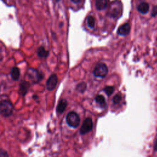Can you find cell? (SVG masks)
I'll list each match as a JSON object with an SVG mask.
<instances>
[{"mask_svg":"<svg viewBox=\"0 0 157 157\" xmlns=\"http://www.w3.org/2000/svg\"><path fill=\"white\" fill-rule=\"evenodd\" d=\"M93 128V121L90 118H86L80 129V132L81 134H85L90 132Z\"/></svg>","mask_w":157,"mask_h":157,"instance_id":"obj_4","label":"cell"},{"mask_svg":"<svg viewBox=\"0 0 157 157\" xmlns=\"http://www.w3.org/2000/svg\"><path fill=\"white\" fill-rule=\"evenodd\" d=\"M67 124L72 128H77L80 124L79 115L75 112H70L66 118Z\"/></svg>","mask_w":157,"mask_h":157,"instance_id":"obj_2","label":"cell"},{"mask_svg":"<svg viewBox=\"0 0 157 157\" xmlns=\"http://www.w3.org/2000/svg\"><path fill=\"white\" fill-rule=\"evenodd\" d=\"M48 51L46 50L43 47H40L37 50V55L41 58H47L48 55Z\"/></svg>","mask_w":157,"mask_h":157,"instance_id":"obj_14","label":"cell"},{"mask_svg":"<svg viewBox=\"0 0 157 157\" xmlns=\"http://www.w3.org/2000/svg\"><path fill=\"white\" fill-rule=\"evenodd\" d=\"M1 157H9V156H8L7 153L6 151L1 150Z\"/></svg>","mask_w":157,"mask_h":157,"instance_id":"obj_20","label":"cell"},{"mask_svg":"<svg viewBox=\"0 0 157 157\" xmlns=\"http://www.w3.org/2000/svg\"><path fill=\"white\" fill-rule=\"evenodd\" d=\"M57 83H58L57 75L56 74H52L47 81V83H46L47 89L48 91H52L55 88Z\"/></svg>","mask_w":157,"mask_h":157,"instance_id":"obj_6","label":"cell"},{"mask_svg":"<svg viewBox=\"0 0 157 157\" xmlns=\"http://www.w3.org/2000/svg\"><path fill=\"white\" fill-rule=\"evenodd\" d=\"M96 102L99 105V106L101 108H104L106 106V102L105 98L102 95H97L95 98Z\"/></svg>","mask_w":157,"mask_h":157,"instance_id":"obj_12","label":"cell"},{"mask_svg":"<svg viewBox=\"0 0 157 157\" xmlns=\"http://www.w3.org/2000/svg\"><path fill=\"white\" fill-rule=\"evenodd\" d=\"M28 75L29 77L34 82H40L44 77V75L42 72L34 69H29L28 70Z\"/></svg>","mask_w":157,"mask_h":157,"instance_id":"obj_5","label":"cell"},{"mask_svg":"<svg viewBox=\"0 0 157 157\" xmlns=\"http://www.w3.org/2000/svg\"><path fill=\"white\" fill-rule=\"evenodd\" d=\"M155 150H156V151H157V140H156V142H155Z\"/></svg>","mask_w":157,"mask_h":157,"instance_id":"obj_22","label":"cell"},{"mask_svg":"<svg viewBox=\"0 0 157 157\" xmlns=\"http://www.w3.org/2000/svg\"><path fill=\"white\" fill-rule=\"evenodd\" d=\"M13 107L12 103L7 100H2L0 105L1 113L2 116L7 117L12 115Z\"/></svg>","mask_w":157,"mask_h":157,"instance_id":"obj_1","label":"cell"},{"mask_svg":"<svg viewBox=\"0 0 157 157\" xmlns=\"http://www.w3.org/2000/svg\"><path fill=\"white\" fill-rule=\"evenodd\" d=\"M82 0H71V1L74 3H75V4H77L78 2H80Z\"/></svg>","mask_w":157,"mask_h":157,"instance_id":"obj_21","label":"cell"},{"mask_svg":"<svg viewBox=\"0 0 157 157\" xmlns=\"http://www.w3.org/2000/svg\"><path fill=\"white\" fill-rule=\"evenodd\" d=\"M107 0H96L95 6L97 10H102L107 7Z\"/></svg>","mask_w":157,"mask_h":157,"instance_id":"obj_9","label":"cell"},{"mask_svg":"<svg viewBox=\"0 0 157 157\" xmlns=\"http://www.w3.org/2000/svg\"><path fill=\"white\" fill-rule=\"evenodd\" d=\"M121 99V96L120 94H117L113 96V98L112 99V101H113V102L114 104H117L120 102Z\"/></svg>","mask_w":157,"mask_h":157,"instance_id":"obj_18","label":"cell"},{"mask_svg":"<svg viewBox=\"0 0 157 157\" xmlns=\"http://www.w3.org/2000/svg\"><path fill=\"white\" fill-rule=\"evenodd\" d=\"M76 89L78 91H79L80 93H83L85 91V90L86 89V84L84 82L80 83L79 84L77 85Z\"/></svg>","mask_w":157,"mask_h":157,"instance_id":"obj_16","label":"cell"},{"mask_svg":"<svg viewBox=\"0 0 157 157\" xmlns=\"http://www.w3.org/2000/svg\"><path fill=\"white\" fill-rule=\"evenodd\" d=\"M10 75L12 78L15 80L17 81L20 77V70L18 67H14L10 71Z\"/></svg>","mask_w":157,"mask_h":157,"instance_id":"obj_13","label":"cell"},{"mask_svg":"<svg viewBox=\"0 0 157 157\" xmlns=\"http://www.w3.org/2000/svg\"><path fill=\"white\" fill-rule=\"evenodd\" d=\"M29 87V84L28 82H26V81L21 82L20 85V93L22 96H25L26 94Z\"/></svg>","mask_w":157,"mask_h":157,"instance_id":"obj_10","label":"cell"},{"mask_svg":"<svg viewBox=\"0 0 157 157\" xmlns=\"http://www.w3.org/2000/svg\"><path fill=\"white\" fill-rule=\"evenodd\" d=\"M130 32V25L129 23H126L120 26L117 31V33L120 36H126Z\"/></svg>","mask_w":157,"mask_h":157,"instance_id":"obj_7","label":"cell"},{"mask_svg":"<svg viewBox=\"0 0 157 157\" xmlns=\"http://www.w3.org/2000/svg\"><path fill=\"white\" fill-rule=\"evenodd\" d=\"M103 90L107 96H110L114 91V87L112 86H107L104 87Z\"/></svg>","mask_w":157,"mask_h":157,"instance_id":"obj_17","label":"cell"},{"mask_svg":"<svg viewBox=\"0 0 157 157\" xmlns=\"http://www.w3.org/2000/svg\"><path fill=\"white\" fill-rule=\"evenodd\" d=\"M87 25L89 28L93 29L95 25V20L93 16H88L87 18Z\"/></svg>","mask_w":157,"mask_h":157,"instance_id":"obj_15","label":"cell"},{"mask_svg":"<svg viewBox=\"0 0 157 157\" xmlns=\"http://www.w3.org/2000/svg\"><path fill=\"white\" fill-rule=\"evenodd\" d=\"M108 73V69L107 66L102 63H98L95 66L93 70V74L96 77L104 78Z\"/></svg>","mask_w":157,"mask_h":157,"instance_id":"obj_3","label":"cell"},{"mask_svg":"<svg viewBox=\"0 0 157 157\" xmlns=\"http://www.w3.org/2000/svg\"><path fill=\"white\" fill-rule=\"evenodd\" d=\"M66 106H67V101H66V99H61L59 102V103H58V105L56 107V112H57V113H62L64 111V110L66 109Z\"/></svg>","mask_w":157,"mask_h":157,"instance_id":"obj_11","label":"cell"},{"mask_svg":"<svg viewBox=\"0 0 157 157\" xmlns=\"http://www.w3.org/2000/svg\"><path fill=\"white\" fill-rule=\"evenodd\" d=\"M137 10L142 14H146L149 10V5L147 2H143L137 6Z\"/></svg>","mask_w":157,"mask_h":157,"instance_id":"obj_8","label":"cell"},{"mask_svg":"<svg viewBox=\"0 0 157 157\" xmlns=\"http://www.w3.org/2000/svg\"><path fill=\"white\" fill-rule=\"evenodd\" d=\"M151 14L152 17H155L157 15V6L153 7Z\"/></svg>","mask_w":157,"mask_h":157,"instance_id":"obj_19","label":"cell"}]
</instances>
